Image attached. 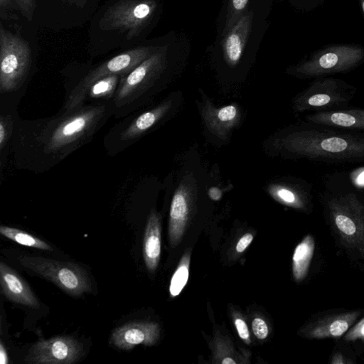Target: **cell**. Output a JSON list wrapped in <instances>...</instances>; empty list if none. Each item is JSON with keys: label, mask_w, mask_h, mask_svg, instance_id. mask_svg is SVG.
<instances>
[{"label": "cell", "mask_w": 364, "mask_h": 364, "mask_svg": "<svg viewBox=\"0 0 364 364\" xmlns=\"http://www.w3.org/2000/svg\"><path fill=\"white\" fill-rule=\"evenodd\" d=\"M114 115L111 100L84 105L55 117L14 125L13 145L19 166L35 171L52 168L90 142Z\"/></svg>", "instance_id": "cell-1"}, {"label": "cell", "mask_w": 364, "mask_h": 364, "mask_svg": "<svg viewBox=\"0 0 364 364\" xmlns=\"http://www.w3.org/2000/svg\"><path fill=\"white\" fill-rule=\"evenodd\" d=\"M159 0H107L92 15L88 30L91 58L142 43L159 13Z\"/></svg>", "instance_id": "cell-2"}, {"label": "cell", "mask_w": 364, "mask_h": 364, "mask_svg": "<svg viewBox=\"0 0 364 364\" xmlns=\"http://www.w3.org/2000/svg\"><path fill=\"white\" fill-rule=\"evenodd\" d=\"M276 145L287 157L324 164L364 162V132L306 122L289 128Z\"/></svg>", "instance_id": "cell-3"}, {"label": "cell", "mask_w": 364, "mask_h": 364, "mask_svg": "<svg viewBox=\"0 0 364 364\" xmlns=\"http://www.w3.org/2000/svg\"><path fill=\"white\" fill-rule=\"evenodd\" d=\"M321 196L342 243L364 254V197L343 173L326 175Z\"/></svg>", "instance_id": "cell-4"}, {"label": "cell", "mask_w": 364, "mask_h": 364, "mask_svg": "<svg viewBox=\"0 0 364 364\" xmlns=\"http://www.w3.org/2000/svg\"><path fill=\"white\" fill-rule=\"evenodd\" d=\"M168 48V45H162L130 73L121 77L111 100L116 117L127 116L140 106L144 97L166 68Z\"/></svg>", "instance_id": "cell-5"}, {"label": "cell", "mask_w": 364, "mask_h": 364, "mask_svg": "<svg viewBox=\"0 0 364 364\" xmlns=\"http://www.w3.org/2000/svg\"><path fill=\"white\" fill-rule=\"evenodd\" d=\"M160 40L142 42L123 49L114 56L89 70L70 92L62 112H69L85 105V95L90 85L97 80L111 75L124 76L130 73L163 44Z\"/></svg>", "instance_id": "cell-6"}, {"label": "cell", "mask_w": 364, "mask_h": 364, "mask_svg": "<svg viewBox=\"0 0 364 364\" xmlns=\"http://www.w3.org/2000/svg\"><path fill=\"white\" fill-rule=\"evenodd\" d=\"M33 64L29 42L18 31H11L0 22V91H16L27 80Z\"/></svg>", "instance_id": "cell-7"}, {"label": "cell", "mask_w": 364, "mask_h": 364, "mask_svg": "<svg viewBox=\"0 0 364 364\" xmlns=\"http://www.w3.org/2000/svg\"><path fill=\"white\" fill-rule=\"evenodd\" d=\"M364 63V48L358 45L328 46L289 69V73L300 78H318L346 73Z\"/></svg>", "instance_id": "cell-8"}, {"label": "cell", "mask_w": 364, "mask_h": 364, "mask_svg": "<svg viewBox=\"0 0 364 364\" xmlns=\"http://www.w3.org/2000/svg\"><path fill=\"white\" fill-rule=\"evenodd\" d=\"M356 87L338 78H316L293 100L295 112H324L348 108L354 98Z\"/></svg>", "instance_id": "cell-9"}, {"label": "cell", "mask_w": 364, "mask_h": 364, "mask_svg": "<svg viewBox=\"0 0 364 364\" xmlns=\"http://www.w3.org/2000/svg\"><path fill=\"white\" fill-rule=\"evenodd\" d=\"M18 260L22 266L49 280L72 296H80L92 290L87 272L77 264L26 255L19 257Z\"/></svg>", "instance_id": "cell-10"}, {"label": "cell", "mask_w": 364, "mask_h": 364, "mask_svg": "<svg viewBox=\"0 0 364 364\" xmlns=\"http://www.w3.org/2000/svg\"><path fill=\"white\" fill-rule=\"evenodd\" d=\"M83 355V345L71 336H59L41 339L34 343L24 358L33 364H71Z\"/></svg>", "instance_id": "cell-11"}, {"label": "cell", "mask_w": 364, "mask_h": 364, "mask_svg": "<svg viewBox=\"0 0 364 364\" xmlns=\"http://www.w3.org/2000/svg\"><path fill=\"white\" fill-rule=\"evenodd\" d=\"M159 336V325L149 321H133L115 328L109 343L122 350H130L137 345L152 346Z\"/></svg>", "instance_id": "cell-12"}, {"label": "cell", "mask_w": 364, "mask_h": 364, "mask_svg": "<svg viewBox=\"0 0 364 364\" xmlns=\"http://www.w3.org/2000/svg\"><path fill=\"white\" fill-rule=\"evenodd\" d=\"M193 186L189 180H183L173 196L168 220V237L171 246L181 241L188 221Z\"/></svg>", "instance_id": "cell-13"}, {"label": "cell", "mask_w": 364, "mask_h": 364, "mask_svg": "<svg viewBox=\"0 0 364 364\" xmlns=\"http://www.w3.org/2000/svg\"><path fill=\"white\" fill-rule=\"evenodd\" d=\"M172 100H166L133 118L117 134L119 145H127L138 139L159 123L169 112Z\"/></svg>", "instance_id": "cell-14"}, {"label": "cell", "mask_w": 364, "mask_h": 364, "mask_svg": "<svg viewBox=\"0 0 364 364\" xmlns=\"http://www.w3.org/2000/svg\"><path fill=\"white\" fill-rule=\"evenodd\" d=\"M201 115L208 131L222 140L227 139L240 119V112L237 105L216 107L208 100L202 106Z\"/></svg>", "instance_id": "cell-15"}, {"label": "cell", "mask_w": 364, "mask_h": 364, "mask_svg": "<svg viewBox=\"0 0 364 364\" xmlns=\"http://www.w3.org/2000/svg\"><path fill=\"white\" fill-rule=\"evenodd\" d=\"M308 122L333 128L364 131V109L352 108L313 112L306 116Z\"/></svg>", "instance_id": "cell-16"}, {"label": "cell", "mask_w": 364, "mask_h": 364, "mask_svg": "<svg viewBox=\"0 0 364 364\" xmlns=\"http://www.w3.org/2000/svg\"><path fill=\"white\" fill-rule=\"evenodd\" d=\"M0 285L4 295L12 302L31 307L39 306L28 283L4 262H0Z\"/></svg>", "instance_id": "cell-17"}, {"label": "cell", "mask_w": 364, "mask_h": 364, "mask_svg": "<svg viewBox=\"0 0 364 364\" xmlns=\"http://www.w3.org/2000/svg\"><path fill=\"white\" fill-rule=\"evenodd\" d=\"M360 314V311L327 316L310 323L303 330L309 338H338L343 336Z\"/></svg>", "instance_id": "cell-18"}, {"label": "cell", "mask_w": 364, "mask_h": 364, "mask_svg": "<svg viewBox=\"0 0 364 364\" xmlns=\"http://www.w3.org/2000/svg\"><path fill=\"white\" fill-rule=\"evenodd\" d=\"M159 215L152 210L149 215L143 240V257L150 272L156 269L161 256V234Z\"/></svg>", "instance_id": "cell-19"}, {"label": "cell", "mask_w": 364, "mask_h": 364, "mask_svg": "<svg viewBox=\"0 0 364 364\" xmlns=\"http://www.w3.org/2000/svg\"><path fill=\"white\" fill-rule=\"evenodd\" d=\"M312 186L306 182L277 183L269 186L268 192L277 201L287 206L304 210L308 208Z\"/></svg>", "instance_id": "cell-20"}, {"label": "cell", "mask_w": 364, "mask_h": 364, "mask_svg": "<svg viewBox=\"0 0 364 364\" xmlns=\"http://www.w3.org/2000/svg\"><path fill=\"white\" fill-rule=\"evenodd\" d=\"M314 239L308 235L296 245L292 256V273L296 282H301L307 275L314 252Z\"/></svg>", "instance_id": "cell-21"}, {"label": "cell", "mask_w": 364, "mask_h": 364, "mask_svg": "<svg viewBox=\"0 0 364 364\" xmlns=\"http://www.w3.org/2000/svg\"><path fill=\"white\" fill-rule=\"evenodd\" d=\"M122 77L119 75H111L93 82L85 95L84 103L91 100H111L117 90Z\"/></svg>", "instance_id": "cell-22"}, {"label": "cell", "mask_w": 364, "mask_h": 364, "mask_svg": "<svg viewBox=\"0 0 364 364\" xmlns=\"http://www.w3.org/2000/svg\"><path fill=\"white\" fill-rule=\"evenodd\" d=\"M0 233L4 237L21 245L43 250H53V247L47 242L25 231L15 228L1 225L0 226Z\"/></svg>", "instance_id": "cell-23"}, {"label": "cell", "mask_w": 364, "mask_h": 364, "mask_svg": "<svg viewBox=\"0 0 364 364\" xmlns=\"http://www.w3.org/2000/svg\"><path fill=\"white\" fill-rule=\"evenodd\" d=\"M190 259V252H186L182 257L176 269L171 277L168 289L171 297L178 296L188 282Z\"/></svg>", "instance_id": "cell-24"}, {"label": "cell", "mask_w": 364, "mask_h": 364, "mask_svg": "<svg viewBox=\"0 0 364 364\" xmlns=\"http://www.w3.org/2000/svg\"><path fill=\"white\" fill-rule=\"evenodd\" d=\"M249 0H230L228 14L229 17L225 22V28L222 32L223 36L235 24L242 16V12L245 10Z\"/></svg>", "instance_id": "cell-25"}, {"label": "cell", "mask_w": 364, "mask_h": 364, "mask_svg": "<svg viewBox=\"0 0 364 364\" xmlns=\"http://www.w3.org/2000/svg\"><path fill=\"white\" fill-rule=\"evenodd\" d=\"M14 122L11 115L0 116V151L6 148L13 134Z\"/></svg>", "instance_id": "cell-26"}, {"label": "cell", "mask_w": 364, "mask_h": 364, "mask_svg": "<svg viewBox=\"0 0 364 364\" xmlns=\"http://www.w3.org/2000/svg\"><path fill=\"white\" fill-rule=\"evenodd\" d=\"M19 13L28 21L31 22L35 17L38 0H15Z\"/></svg>", "instance_id": "cell-27"}, {"label": "cell", "mask_w": 364, "mask_h": 364, "mask_svg": "<svg viewBox=\"0 0 364 364\" xmlns=\"http://www.w3.org/2000/svg\"><path fill=\"white\" fill-rule=\"evenodd\" d=\"M14 10L18 11L15 0H0L1 21H8L18 19Z\"/></svg>", "instance_id": "cell-28"}, {"label": "cell", "mask_w": 364, "mask_h": 364, "mask_svg": "<svg viewBox=\"0 0 364 364\" xmlns=\"http://www.w3.org/2000/svg\"><path fill=\"white\" fill-rule=\"evenodd\" d=\"M252 328L255 336L259 340L265 339L269 334L267 323L261 318H255L252 322Z\"/></svg>", "instance_id": "cell-29"}, {"label": "cell", "mask_w": 364, "mask_h": 364, "mask_svg": "<svg viewBox=\"0 0 364 364\" xmlns=\"http://www.w3.org/2000/svg\"><path fill=\"white\" fill-rule=\"evenodd\" d=\"M364 339V318L351 328L344 336L346 341Z\"/></svg>", "instance_id": "cell-30"}, {"label": "cell", "mask_w": 364, "mask_h": 364, "mask_svg": "<svg viewBox=\"0 0 364 364\" xmlns=\"http://www.w3.org/2000/svg\"><path fill=\"white\" fill-rule=\"evenodd\" d=\"M348 177L355 188L360 190L364 189V166L353 170L349 173Z\"/></svg>", "instance_id": "cell-31"}, {"label": "cell", "mask_w": 364, "mask_h": 364, "mask_svg": "<svg viewBox=\"0 0 364 364\" xmlns=\"http://www.w3.org/2000/svg\"><path fill=\"white\" fill-rule=\"evenodd\" d=\"M234 323L240 338L246 343H250V332L245 321L241 318H236Z\"/></svg>", "instance_id": "cell-32"}, {"label": "cell", "mask_w": 364, "mask_h": 364, "mask_svg": "<svg viewBox=\"0 0 364 364\" xmlns=\"http://www.w3.org/2000/svg\"><path fill=\"white\" fill-rule=\"evenodd\" d=\"M253 240L252 234L248 232L242 235L235 246V250L238 253L243 252Z\"/></svg>", "instance_id": "cell-33"}, {"label": "cell", "mask_w": 364, "mask_h": 364, "mask_svg": "<svg viewBox=\"0 0 364 364\" xmlns=\"http://www.w3.org/2000/svg\"><path fill=\"white\" fill-rule=\"evenodd\" d=\"M63 4L72 8L76 9L78 11L84 9L87 6H90L92 0H59Z\"/></svg>", "instance_id": "cell-34"}, {"label": "cell", "mask_w": 364, "mask_h": 364, "mask_svg": "<svg viewBox=\"0 0 364 364\" xmlns=\"http://www.w3.org/2000/svg\"><path fill=\"white\" fill-rule=\"evenodd\" d=\"M208 196L213 200H218L222 197V191L217 187H211L208 190Z\"/></svg>", "instance_id": "cell-35"}, {"label": "cell", "mask_w": 364, "mask_h": 364, "mask_svg": "<svg viewBox=\"0 0 364 364\" xmlns=\"http://www.w3.org/2000/svg\"><path fill=\"white\" fill-rule=\"evenodd\" d=\"M9 363V357L7 355L6 350L4 346L2 341L0 343V363L7 364Z\"/></svg>", "instance_id": "cell-36"}, {"label": "cell", "mask_w": 364, "mask_h": 364, "mask_svg": "<svg viewBox=\"0 0 364 364\" xmlns=\"http://www.w3.org/2000/svg\"><path fill=\"white\" fill-rule=\"evenodd\" d=\"M331 363L333 364H343L345 363L344 358L342 355L337 353L335 354L331 360Z\"/></svg>", "instance_id": "cell-37"}, {"label": "cell", "mask_w": 364, "mask_h": 364, "mask_svg": "<svg viewBox=\"0 0 364 364\" xmlns=\"http://www.w3.org/2000/svg\"><path fill=\"white\" fill-rule=\"evenodd\" d=\"M223 364H235L236 361L230 357H225L221 361Z\"/></svg>", "instance_id": "cell-38"}, {"label": "cell", "mask_w": 364, "mask_h": 364, "mask_svg": "<svg viewBox=\"0 0 364 364\" xmlns=\"http://www.w3.org/2000/svg\"><path fill=\"white\" fill-rule=\"evenodd\" d=\"M363 13L364 14V0H360Z\"/></svg>", "instance_id": "cell-39"}]
</instances>
